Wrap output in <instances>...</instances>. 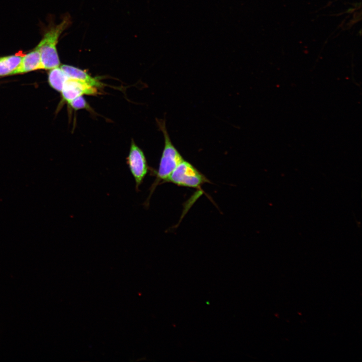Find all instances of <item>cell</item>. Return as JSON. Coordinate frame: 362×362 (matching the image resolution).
Returning <instances> with one entry per match:
<instances>
[{"mask_svg": "<svg viewBox=\"0 0 362 362\" xmlns=\"http://www.w3.org/2000/svg\"><path fill=\"white\" fill-rule=\"evenodd\" d=\"M72 23L69 15L65 16L58 24L51 25L45 31L36 47L41 55V69L50 70L59 67L60 62L57 44L62 32Z\"/></svg>", "mask_w": 362, "mask_h": 362, "instance_id": "1", "label": "cell"}, {"mask_svg": "<svg viewBox=\"0 0 362 362\" xmlns=\"http://www.w3.org/2000/svg\"><path fill=\"white\" fill-rule=\"evenodd\" d=\"M157 122L164 136V146L158 170L155 172H154L155 174L156 179L150 189L149 196L145 202V206H148L149 204L148 201L157 186L160 182L162 183L166 182L174 169L184 160L171 142L166 130L165 121L157 120Z\"/></svg>", "mask_w": 362, "mask_h": 362, "instance_id": "2", "label": "cell"}, {"mask_svg": "<svg viewBox=\"0 0 362 362\" xmlns=\"http://www.w3.org/2000/svg\"><path fill=\"white\" fill-rule=\"evenodd\" d=\"M166 182L178 186L199 188L209 180L191 163L184 160L172 171Z\"/></svg>", "mask_w": 362, "mask_h": 362, "instance_id": "3", "label": "cell"}, {"mask_svg": "<svg viewBox=\"0 0 362 362\" xmlns=\"http://www.w3.org/2000/svg\"><path fill=\"white\" fill-rule=\"evenodd\" d=\"M126 162L135 180V190L138 192L140 186L148 173L149 166L143 151L133 140L131 142Z\"/></svg>", "mask_w": 362, "mask_h": 362, "instance_id": "4", "label": "cell"}, {"mask_svg": "<svg viewBox=\"0 0 362 362\" xmlns=\"http://www.w3.org/2000/svg\"><path fill=\"white\" fill-rule=\"evenodd\" d=\"M98 89L81 81L68 78L60 93L63 101L68 103L76 98L83 95L96 96L99 94Z\"/></svg>", "mask_w": 362, "mask_h": 362, "instance_id": "5", "label": "cell"}, {"mask_svg": "<svg viewBox=\"0 0 362 362\" xmlns=\"http://www.w3.org/2000/svg\"><path fill=\"white\" fill-rule=\"evenodd\" d=\"M41 69V55L36 47L32 51L24 55L18 67L11 75L24 73L31 71Z\"/></svg>", "mask_w": 362, "mask_h": 362, "instance_id": "6", "label": "cell"}, {"mask_svg": "<svg viewBox=\"0 0 362 362\" xmlns=\"http://www.w3.org/2000/svg\"><path fill=\"white\" fill-rule=\"evenodd\" d=\"M60 67L68 78L81 81L97 88L104 86V84L98 77L92 76L84 70L66 64L61 65Z\"/></svg>", "mask_w": 362, "mask_h": 362, "instance_id": "7", "label": "cell"}, {"mask_svg": "<svg viewBox=\"0 0 362 362\" xmlns=\"http://www.w3.org/2000/svg\"><path fill=\"white\" fill-rule=\"evenodd\" d=\"M24 54L22 52L0 57V76L11 75L19 65Z\"/></svg>", "mask_w": 362, "mask_h": 362, "instance_id": "8", "label": "cell"}, {"mask_svg": "<svg viewBox=\"0 0 362 362\" xmlns=\"http://www.w3.org/2000/svg\"><path fill=\"white\" fill-rule=\"evenodd\" d=\"M68 78L60 67L50 69L48 73V82L55 90L61 92L65 81Z\"/></svg>", "mask_w": 362, "mask_h": 362, "instance_id": "9", "label": "cell"}, {"mask_svg": "<svg viewBox=\"0 0 362 362\" xmlns=\"http://www.w3.org/2000/svg\"><path fill=\"white\" fill-rule=\"evenodd\" d=\"M69 106L74 110L77 111L86 109L93 112V110L83 96H80L73 99L68 103Z\"/></svg>", "mask_w": 362, "mask_h": 362, "instance_id": "10", "label": "cell"}, {"mask_svg": "<svg viewBox=\"0 0 362 362\" xmlns=\"http://www.w3.org/2000/svg\"><path fill=\"white\" fill-rule=\"evenodd\" d=\"M354 9L350 8L347 10V11H346V13H352V12H353V11H354Z\"/></svg>", "mask_w": 362, "mask_h": 362, "instance_id": "11", "label": "cell"}]
</instances>
